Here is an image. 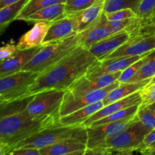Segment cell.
I'll list each match as a JSON object with an SVG mask.
<instances>
[{"label": "cell", "mask_w": 155, "mask_h": 155, "mask_svg": "<svg viewBox=\"0 0 155 155\" xmlns=\"http://www.w3.org/2000/svg\"><path fill=\"white\" fill-rule=\"evenodd\" d=\"M77 33H79V23L75 14L64 15L51 23L42 45L61 40Z\"/></svg>", "instance_id": "12"}, {"label": "cell", "mask_w": 155, "mask_h": 155, "mask_svg": "<svg viewBox=\"0 0 155 155\" xmlns=\"http://www.w3.org/2000/svg\"><path fill=\"white\" fill-rule=\"evenodd\" d=\"M141 103H142V97H141L139 91H137V92L131 94V95L126 97V98L104 106L98 111H97L96 113L92 115L89 119L86 120L83 123V125L85 126L86 127H89L93 123L101 119V118H104L105 117L108 116V115L117 112L119 110H124V109L128 108V107H132V106L140 105Z\"/></svg>", "instance_id": "16"}, {"label": "cell", "mask_w": 155, "mask_h": 155, "mask_svg": "<svg viewBox=\"0 0 155 155\" xmlns=\"http://www.w3.org/2000/svg\"><path fill=\"white\" fill-rule=\"evenodd\" d=\"M136 152L142 154H154L155 152V129L148 133L143 142L138 148Z\"/></svg>", "instance_id": "32"}, {"label": "cell", "mask_w": 155, "mask_h": 155, "mask_svg": "<svg viewBox=\"0 0 155 155\" xmlns=\"http://www.w3.org/2000/svg\"><path fill=\"white\" fill-rule=\"evenodd\" d=\"M155 13V0H142L138 8V16L151 18Z\"/></svg>", "instance_id": "36"}, {"label": "cell", "mask_w": 155, "mask_h": 155, "mask_svg": "<svg viewBox=\"0 0 155 155\" xmlns=\"http://www.w3.org/2000/svg\"><path fill=\"white\" fill-rule=\"evenodd\" d=\"M130 39V34L126 30L112 33L94 44L89 51L98 60H104L107 56L125 43Z\"/></svg>", "instance_id": "15"}, {"label": "cell", "mask_w": 155, "mask_h": 155, "mask_svg": "<svg viewBox=\"0 0 155 155\" xmlns=\"http://www.w3.org/2000/svg\"><path fill=\"white\" fill-rule=\"evenodd\" d=\"M141 1L142 0H106L104 13H109L122 8H132L137 13Z\"/></svg>", "instance_id": "29"}, {"label": "cell", "mask_w": 155, "mask_h": 155, "mask_svg": "<svg viewBox=\"0 0 155 155\" xmlns=\"http://www.w3.org/2000/svg\"><path fill=\"white\" fill-rule=\"evenodd\" d=\"M87 150L86 141L68 139L39 149L40 155H79L85 154Z\"/></svg>", "instance_id": "18"}, {"label": "cell", "mask_w": 155, "mask_h": 155, "mask_svg": "<svg viewBox=\"0 0 155 155\" xmlns=\"http://www.w3.org/2000/svg\"><path fill=\"white\" fill-rule=\"evenodd\" d=\"M105 15L107 21H120V20L129 19V18H133L138 16L137 13L132 8L119 9L114 12L105 13Z\"/></svg>", "instance_id": "35"}, {"label": "cell", "mask_w": 155, "mask_h": 155, "mask_svg": "<svg viewBox=\"0 0 155 155\" xmlns=\"http://www.w3.org/2000/svg\"><path fill=\"white\" fill-rule=\"evenodd\" d=\"M155 74V49L145 57L143 64L130 82H139L151 79ZM130 83V82H129Z\"/></svg>", "instance_id": "27"}, {"label": "cell", "mask_w": 155, "mask_h": 155, "mask_svg": "<svg viewBox=\"0 0 155 155\" xmlns=\"http://www.w3.org/2000/svg\"><path fill=\"white\" fill-rule=\"evenodd\" d=\"M80 33L61 40L43 45L42 49L23 68L24 71L42 73L60 61L79 46Z\"/></svg>", "instance_id": "3"}, {"label": "cell", "mask_w": 155, "mask_h": 155, "mask_svg": "<svg viewBox=\"0 0 155 155\" xmlns=\"http://www.w3.org/2000/svg\"><path fill=\"white\" fill-rule=\"evenodd\" d=\"M65 89H48L38 92L24 113L33 117L60 114Z\"/></svg>", "instance_id": "7"}, {"label": "cell", "mask_w": 155, "mask_h": 155, "mask_svg": "<svg viewBox=\"0 0 155 155\" xmlns=\"http://www.w3.org/2000/svg\"><path fill=\"white\" fill-rule=\"evenodd\" d=\"M154 154H155V152H154Z\"/></svg>", "instance_id": "44"}, {"label": "cell", "mask_w": 155, "mask_h": 155, "mask_svg": "<svg viewBox=\"0 0 155 155\" xmlns=\"http://www.w3.org/2000/svg\"><path fill=\"white\" fill-rule=\"evenodd\" d=\"M60 114L33 117L20 113L0 119V154H10L15 145L46 129L60 126Z\"/></svg>", "instance_id": "2"}, {"label": "cell", "mask_w": 155, "mask_h": 155, "mask_svg": "<svg viewBox=\"0 0 155 155\" xmlns=\"http://www.w3.org/2000/svg\"><path fill=\"white\" fill-rule=\"evenodd\" d=\"M148 107V108L151 109V110H155V102L153 103V104H151V105H149L148 107Z\"/></svg>", "instance_id": "42"}, {"label": "cell", "mask_w": 155, "mask_h": 155, "mask_svg": "<svg viewBox=\"0 0 155 155\" xmlns=\"http://www.w3.org/2000/svg\"><path fill=\"white\" fill-rule=\"evenodd\" d=\"M136 117L132 119H126L117 122L86 127L87 150L104 147L107 141L119 135L131 125L136 120Z\"/></svg>", "instance_id": "8"}, {"label": "cell", "mask_w": 155, "mask_h": 155, "mask_svg": "<svg viewBox=\"0 0 155 155\" xmlns=\"http://www.w3.org/2000/svg\"><path fill=\"white\" fill-rule=\"evenodd\" d=\"M95 1V0H68L65 4L64 15L84 10L92 5Z\"/></svg>", "instance_id": "34"}, {"label": "cell", "mask_w": 155, "mask_h": 155, "mask_svg": "<svg viewBox=\"0 0 155 155\" xmlns=\"http://www.w3.org/2000/svg\"><path fill=\"white\" fill-rule=\"evenodd\" d=\"M18 1H20V0H0V8H2L5 6L13 4Z\"/></svg>", "instance_id": "40"}, {"label": "cell", "mask_w": 155, "mask_h": 155, "mask_svg": "<svg viewBox=\"0 0 155 155\" xmlns=\"http://www.w3.org/2000/svg\"><path fill=\"white\" fill-rule=\"evenodd\" d=\"M149 132L151 130L136 117V120L131 125L119 135L107 141L102 148H107V154H131L137 151Z\"/></svg>", "instance_id": "5"}, {"label": "cell", "mask_w": 155, "mask_h": 155, "mask_svg": "<svg viewBox=\"0 0 155 155\" xmlns=\"http://www.w3.org/2000/svg\"><path fill=\"white\" fill-rule=\"evenodd\" d=\"M139 92L142 97V103L139 105V108H145L155 102V83L147 84L139 90Z\"/></svg>", "instance_id": "33"}, {"label": "cell", "mask_w": 155, "mask_h": 155, "mask_svg": "<svg viewBox=\"0 0 155 155\" xmlns=\"http://www.w3.org/2000/svg\"><path fill=\"white\" fill-rule=\"evenodd\" d=\"M18 51L16 45L14 44H7L0 48V61L8 58Z\"/></svg>", "instance_id": "38"}, {"label": "cell", "mask_w": 155, "mask_h": 155, "mask_svg": "<svg viewBox=\"0 0 155 155\" xmlns=\"http://www.w3.org/2000/svg\"><path fill=\"white\" fill-rule=\"evenodd\" d=\"M9 155H40L39 148H19L11 151Z\"/></svg>", "instance_id": "39"}, {"label": "cell", "mask_w": 155, "mask_h": 155, "mask_svg": "<svg viewBox=\"0 0 155 155\" xmlns=\"http://www.w3.org/2000/svg\"><path fill=\"white\" fill-rule=\"evenodd\" d=\"M155 49V34L151 36H134L120 48L107 56L105 59L120 57H131L148 54Z\"/></svg>", "instance_id": "13"}, {"label": "cell", "mask_w": 155, "mask_h": 155, "mask_svg": "<svg viewBox=\"0 0 155 155\" xmlns=\"http://www.w3.org/2000/svg\"><path fill=\"white\" fill-rule=\"evenodd\" d=\"M28 2L29 0H20L0 8V34H2L11 23L17 19Z\"/></svg>", "instance_id": "24"}, {"label": "cell", "mask_w": 155, "mask_h": 155, "mask_svg": "<svg viewBox=\"0 0 155 155\" xmlns=\"http://www.w3.org/2000/svg\"><path fill=\"white\" fill-rule=\"evenodd\" d=\"M139 105H134L128 107V108L119 110V111L115 112V113L111 114L108 115V116L105 117L101 118V119L95 121L90 127L101 125V124H108V123L117 122V121L123 120L126 119H132V118H134L136 116L138 111H139Z\"/></svg>", "instance_id": "28"}, {"label": "cell", "mask_w": 155, "mask_h": 155, "mask_svg": "<svg viewBox=\"0 0 155 155\" xmlns=\"http://www.w3.org/2000/svg\"><path fill=\"white\" fill-rule=\"evenodd\" d=\"M106 0H95L93 4L80 12H74L78 19L79 33L90 27L104 12Z\"/></svg>", "instance_id": "20"}, {"label": "cell", "mask_w": 155, "mask_h": 155, "mask_svg": "<svg viewBox=\"0 0 155 155\" xmlns=\"http://www.w3.org/2000/svg\"><path fill=\"white\" fill-rule=\"evenodd\" d=\"M39 73L21 71L0 78V103L13 101L29 95V89Z\"/></svg>", "instance_id": "6"}, {"label": "cell", "mask_w": 155, "mask_h": 155, "mask_svg": "<svg viewBox=\"0 0 155 155\" xmlns=\"http://www.w3.org/2000/svg\"><path fill=\"white\" fill-rule=\"evenodd\" d=\"M145 57L139 59V60L136 61V62H134V63L132 64L131 65H130L128 68H127L125 70H124V71L121 72L120 76V77L118 78L117 81L119 82L120 83H129V82L131 81L132 79L135 77V75L137 74L138 71H139V70L140 69L141 67H142V64H143L144 62V60H145Z\"/></svg>", "instance_id": "31"}, {"label": "cell", "mask_w": 155, "mask_h": 155, "mask_svg": "<svg viewBox=\"0 0 155 155\" xmlns=\"http://www.w3.org/2000/svg\"><path fill=\"white\" fill-rule=\"evenodd\" d=\"M67 1L68 0H29L16 20L23 21L27 16L40 9L54 5L66 4Z\"/></svg>", "instance_id": "26"}, {"label": "cell", "mask_w": 155, "mask_h": 155, "mask_svg": "<svg viewBox=\"0 0 155 155\" xmlns=\"http://www.w3.org/2000/svg\"><path fill=\"white\" fill-rule=\"evenodd\" d=\"M148 54L139 56H131V57L107 58L102 61L97 60L91 65L87 73L85 74V77L88 78H95L104 74H113V73L123 71L132 64L142 58Z\"/></svg>", "instance_id": "11"}, {"label": "cell", "mask_w": 155, "mask_h": 155, "mask_svg": "<svg viewBox=\"0 0 155 155\" xmlns=\"http://www.w3.org/2000/svg\"><path fill=\"white\" fill-rule=\"evenodd\" d=\"M119 84V82L116 81L107 87L92 91L89 93L77 97L68 96L64 94V97L60 107V116H66L82 107H86L99 101H102L108 95L109 92L116 88Z\"/></svg>", "instance_id": "9"}, {"label": "cell", "mask_w": 155, "mask_h": 155, "mask_svg": "<svg viewBox=\"0 0 155 155\" xmlns=\"http://www.w3.org/2000/svg\"><path fill=\"white\" fill-rule=\"evenodd\" d=\"M151 20H152V21H154V22L155 23V13L154 14V15H153V16L152 17H151Z\"/></svg>", "instance_id": "43"}, {"label": "cell", "mask_w": 155, "mask_h": 155, "mask_svg": "<svg viewBox=\"0 0 155 155\" xmlns=\"http://www.w3.org/2000/svg\"><path fill=\"white\" fill-rule=\"evenodd\" d=\"M41 45L34 48L18 50L14 54L0 63V78L21 71L42 48Z\"/></svg>", "instance_id": "14"}, {"label": "cell", "mask_w": 155, "mask_h": 155, "mask_svg": "<svg viewBox=\"0 0 155 155\" xmlns=\"http://www.w3.org/2000/svg\"><path fill=\"white\" fill-rule=\"evenodd\" d=\"M122 71L101 75L95 78H88L83 76L76 80L68 89L65 95L71 97H77L84 94L89 93L92 91L103 89L114 82L117 81Z\"/></svg>", "instance_id": "10"}, {"label": "cell", "mask_w": 155, "mask_h": 155, "mask_svg": "<svg viewBox=\"0 0 155 155\" xmlns=\"http://www.w3.org/2000/svg\"><path fill=\"white\" fill-rule=\"evenodd\" d=\"M136 117L148 130L151 131L155 129V110H151L148 107L139 108Z\"/></svg>", "instance_id": "30"}, {"label": "cell", "mask_w": 155, "mask_h": 155, "mask_svg": "<svg viewBox=\"0 0 155 155\" xmlns=\"http://www.w3.org/2000/svg\"><path fill=\"white\" fill-rule=\"evenodd\" d=\"M35 95L36 94L25 95V96L13 100V101L0 103V105H1L0 107L1 108L0 119L5 117L17 114L23 113L24 111H25L29 103L34 98Z\"/></svg>", "instance_id": "25"}, {"label": "cell", "mask_w": 155, "mask_h": 155, "mask_svg": "<svg viewBox=\"0 0 155 155\" xmlns=\"http://www.w3.org/2000/svg\"><path fill=\"white\" fill-rule=\"evenodd\" d=\"M98 59L88 49L77 46L63 59L40 73L29 89V95L48 89H68L87 73Z\"/></svg>", "instance_id": "1"}, {"label": "cell", "mask_w": 155, "mask_h": 155, "mask_svg": "<svg viewBox=\"0 0 155 155\" xmlns=\"http://www.w3.org/2000/svg\"><path fill=\"white\" fill-rule=\"evenodd\" d=\"M68 139H80L87 142V130L83 125L57 126L46 129L15 145L12 151L19 148H40Z\"/></svg>", "instance_id": "4"}, {"label": "cell", "mask_w": 155, "mask_h": 155, "mask_svg": "<svg viewBox=\"0 0 155 155\" xmlns=\"http://www.w3.org/2000/svg\"><path fill=\"white\" fill-rule=\"evenodd\" d=\"M155 83V74L154 76H153L151 78V80H150L149 83H148V85H151V84H154Z\"/></svg>", "instance_id": "41"}, {"label": "cell", "mask_w": 155, "mask_h": 155, "mask_svg": "<svg viewBox=\"0 0 155 155\" xmlns=\"http://www.w3.org/2000/svg\"><path fill=\"white\" fill-rule=\"evenodd\" d=\"M52 22L38 21L35 23L33 28L20 38L16 45L18 50L27 49L42 45Z\"/></svg>", "instance_id": "19"}, {"label": "cell", "mask_w": 155, "mask_h": 155, "mask_svg": "<svg viewBox=\"0 0 155 155\" xmlns=\"http://www.w3.org/2000/svg\"><path fill=\"white\" fill-rule=\"evenodd\" d=\"M65 4H58L40 9L31 14L23 21L36 23L38 21H54L64 15Z\"/></svg>", "instance_id": "23"}, {"label": "cell", "mask_w": 155, "mask_h": 155, "mask_svg": "<svg viewBox=\"0 0 155 155\" xmlns=\"http://www.w3.org/2000/svg\"><path fill=\"white\" fill-rule=\"evenodd\" d=\"M104 106L102 101L82 107L79 110H75L66 116L61 117L60 124L62 126H79L83 125V123L89 119L92 115L102 108Z\"/></svg>", "instance_id": "21"}, {"label": "cell", "mask_w": 155, "mask_h": 155, "mask_svg": "<svg viewBox=\"0 0 155 155\" xmlns=\"http://www.w3.org/2000/svg\"><path fill=\"white\" fill-rule=\"evenodd\" d=\"M151 79L142 80L139 82H130V83H120L116 88L110 91L108 95L104 98L103 102L104 106L120 100L129 96L131 94L139 91L149 83Z\"/></svg>", "instance_id": "22"}, {"label": "cell", "mask_w": 155, "mask_h": 155, "mask_svg": "<svg viewBox=\"0 0 155 155\" xmlns=\"http://www.w3.org/2000/svg\"><path fill=\"white\" fill-rule=\"evenodd\" d=\"M112 33H113L107 25V19L104 12L96 22L80 33L81 36L79 45L89 50L94 44Z\"/></svg>", "instance_id": "17"}, {"label": "cell", "mask_w": 155, "mask_h": 155, "mask_svg": "<svg viewBox=\"0 0 155 155\" xmlns=\"http://www.w3.org/2000/svg\"><path fill=\"white\" fill-rule=\"evenodd\" d=\"M133 18H129V19L120 20V21H107V25L109 28L110 29L113 33H117V32L121 31L123 30H125L127 26L130 24Z\"/></svg>", "instance_id": "37"}]
</instances>
